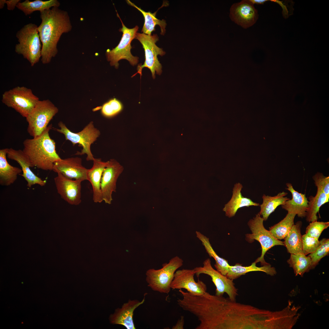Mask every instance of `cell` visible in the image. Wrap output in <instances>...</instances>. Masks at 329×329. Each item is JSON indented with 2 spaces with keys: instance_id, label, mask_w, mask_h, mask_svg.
Listing matches in <instances>:
<instances>
[{
  "instance_id": "26",
  "label": "cell",
  "mask_w": 329,
  "mask_h": 329,
  "mask_svg": "<svg viewBox=\"0 0 329 329\" xmlns=\"http://www.w3.org/2000/svg\"><path fill=\"white\" fill-rule=\"evenodd\" d=\"M126 2L129 5L133 6L143 14L144 19V23L142 30L141 32L146 34L151 35V33L155 30V27L156 25L159 26L161 29L160 34L164 35L166 32V27L167 24L164 19L161 20L156 17V14L157 11L153 13L149 11L146 12L139 7L129 0H127Z\"/></svg>"
},
{
  "instance_id": "15",
  "label": "cell",
  "mask_w": 329,
  "mask_h": 329,
  "mask_svg": "<svg viewBox=\"0 0 329 329\" xmlns=\"http://www.w3.org/2000/svg\"><path fill=\"white\" fill-rule=\"evenodd\" d=\"M195 273L194 269H183L177 270L171 285V289H184L194 295H200L207 290L206 285L198 280L196 282L194 279Z\"/></svg>"
},
{
  "instance_id": "29",
  "label": "cell",
  "mask_w": 329,
  "mask_h": 329,
  "mask_svg": "<svg viewBox=\"0 0 329 329\" xmlns=\"http://www.w3.org/2000/svg\"><path fill=\"white\" fill-rule=\"evenodd\" d=\"M60 5V2L57 0L47 1L36 0L33 1L26 0L19 3L16 7L22 11L25 15L27 16L30 15L35 11L40 12L54 7H58Z\"/></svg>"
},
{
  "instance_id": "24",
  "label": "cell",
  "mask_w": 329,
  "mask_h": 329,
  "mask_svg": "<svg viewBox=\"0 0 329 329\" xmlns=\"http://www.w3.org/2000/svg\"><path fill=\"white\" fill-rule=\"evenodd\" d=\"M256 263L255 261L250 265L248 266H243L239 264H236L234 266H230L226 276L228 278L233 280L247 273L252 271L263 272L271 276L276 274L277 272L275 268L271 267L270 264L261 267H258L256 266Z\"/></svg>"
},
{
  "instance_id": "37",
  "label": "cell",
  "mask_w": 329,
  "mask_h": 329,
  "mask_svg": "<svg viewBox=\"0 0 329 329\" xmlns=\"http://www.w3.org/2000/svg\"><path fill=\"white\" fill-rule=\"evenodd\" d=\"M317 189L322 190L329 196V177L325 176L321 173L317 172L313 177Z\"/></svg>"
},
{
  "instance_id": "27",
  "label": "cell",
  "mask_w": 329,
  "mask_h": 329,
  "mask_svg": "<svg viewBox=\"0 0 329 329\" xmlns=\"http://www.w3.org/2000/svg\"><path fill=\"white\" fill-rule=\"evenodd\" d=\"M301 221H298L292 226L287 236L284 239V246L290 254H296L302 252V235L301 229Z\"/></svg>"
},
{
  "instance_id": "16",
  "label": "cell",
  "mask_w": 329,
  "mask_h": 329,
  "mask_svg": "<svg viewBox=\"0 0 329 329\" xmlns=\"http://www.w3.org/2000/svg\"><path fill=\"white\" fill-rule=\"evenodd\" d=\"M232 21L244 28L253 25L258 19L257 10L249 0H243L233 4L230 9Z\"/></svg>"
},
{
  "instance_id": "13",
  "label": "cell",
  "mask_w": 329,
  "mask_h": 329,
  "mask_svg": "<svg viewBox=\"0 0 329 329\" xmlns=\"http://www.w3.org/2000/svg\"><path fill=\"white\" fill-rule=\"evenodd\" d=\"M124 169L123 166L113 159L108 161L103 172L101 183V189L103 201L111 204L112 194L115 192L117 179Z\"/></svg>"
},
{
  "instance_id": "17",
  "label": "cell",
  "mask_w": 329,
  "mask_h": 329,
  "mask_svg": "<svg viewBox=\"0 0 329 329\" xmlns=\"http://www.w3.org/2000/svg\"><path fill=\"white\" fill-rule=\"evenodd\" d=\"M88 169L82 164V160L79 157L62 159L54 163L52 171L59 172L65 176L81 181L87 180Z\"/></svg>"
},
{
  "instance_id": "41",
  "label": "cell",
  "mask_w": 329,
  "mask_h": 329,
  "mask_svg": "<svg viewBox=\"0 0 329 329\" xmlns=\"http://www.w3.org/2000/svg\"><path fill=\"white\" fill-rule=\"evenodd\" d=\"M5 4H6V0H0V9H1L4 8Z\"/></svg>"
},
{
  "instance_id": "4",
  "label": "cell",
  "mask_w": 329,
  "mask_h": 329,
  "mask_svg": "<svg viewBox=\"0 0 329 329\" xmlns=\"http://www.w3.org/2000/svg\"><path fill=\"white\" fill-rule=\"evenodd\" d=\"M36 24L30 23L24 25L16 34L19 43L15 51L27 59L32 66L41 58L42 45Z\"/></svg>"
},
{
  "instance_id": "18",
  "label": "cell",
  "mask_w": 329,
  "mask_h": 329,
  "mask_svg": "<svg viewBox=\"0 0 329 329\" xmlns=\"http://www.w3.org/2000/svg\"><path fill=\"white\" fill-rule=\"evenodd\" d=\"M7 156L8 158L16 161L19 164L23 172L21 175L27 181V186L28 188H30L35 184L41 186L45 185L46 180H43L37 176L30 169V168H33V166L23 150L7 148Z\"/></svg>"
},
{
  "instance_id": "30",
  "label": "cell",
  "mask_w": 329,
  "mask_h": 329,
  "mask_svg": "<svg viewBox=\"0 0 329 329\" xmlns=\"http://www.w3.org/2000/svg\"><path fill=\"white\" fill-rule=\"evenodd\" d=\"M329 196L322 190L317 189L315 196H310L308 197V208L306 216V220L308 222L317 221V214L320 207L329 202Z\"/></svg>"
},
{
  "instance_id": "10",
  "label": "cell",
  "mask_w": 329,
  "mask_h": 329,
  "mask_svg": "<svg viewBox=\"0 0 329 329\" xmlns=\"http://www.w3.org/2000/svg\"><path fill=\"white\" fill-rule=\"evenodd\" d=\"M39 100L31 89L17 86L5 91L2 95V101L26 118Z\"/></svg>"
},
{
  "instance_id": "8",
  "label": "cell",
  "mask_w": 329,
  "mask_h": 329,
  "mask_svg": "<svg viewBox=\"0 0 329 329\" xmlns=\"http://www.w3.org/2000/svg\"><path fill=\"white\" fill-rule=\"evenodd\" d=\"M117 15L122 23V27L119 30L122 33V35L117 46L112 50L108 49L106 50L107 59L110 62L111 66H114L116 69L119 67V61L122 59L128 60L133 66L136 65L139 62V58L132 54L131 43L132 41L135 38L139 27L138 26H136L132 28H128L124 24L117 12Z\"/></svg>"
},
{
  "instance_id": "23",
  "label": "cell",
  "mask_w": 329,
  "mask_h": 329,
  "mask_svg": "<svg viewBox=\"0 0 329 329\" xmlns=\"http://www.w3.org/2000/svg\"><path fill=\"white\" fill-rule=\"evenodd\" d=\"M7 149L5 148L0 150V184L3 186L13 183L17 175L22 172L21 169L12 166L8 162L6 157Z\"/></svg>"
},
{
  "instance_id": "39",
  "label": "cell",
  "mask_w": 329,
  "mask_h": 329,
  "mask_svg": "<svg viewBox=\"0 0 329 329\" xmlns=\"http://www.w3.org/2000/svg\"><path fill=\"white\" fill-rule=\"evenodd\" d=\"M184 324V317L182 316L176 324L172 327V329H183Z\"/></svg>"
},
{
  "instance_id": "22",
  "label": "cell",
  "mask_w": 329,
  "mask_h": 329,
  "mask_svg": "<svg viewBox=\"0 0 329 329\" xmlns=\"http://www.w3.org/2000/svg\"><path fill=\"white\" fill-rule=\"evenodd\" d=\"M93 163L92 167L88 170L87 180L90 182L92 187L94 202L101 203L103 201L101 189V177L108 161H104L101 158H94Z\"/></svg>"
},
{
  "instance_id": "25",
  "label": "cell",
  "mask_w": 329,
  "mask_h": 329,
  "mask_svg": "<svg viewBox=\"0 0 329 329\" xmlns=\"http://www.w3.org/2000/svg\"><path fill=\"white\" fill-rule=\"evenodd\" d=\"M287 194V193L283 191L274 196L265 194L263 195V203L260 205V210L258 213L262 216L264 221L267 220L270 215L278 206L284 204L286 201L290 199L285 196Z\"/></svg>"
},
{
  "instance_id": "40",
  "label": "cell",
  "mask_w": 329,
  "mask_h": 329,
  "mask_svg": "<svg viewBox=\"0 0 329 329\" xmlns=\"http://www.w3.org/2000/svg\"><path fill=\"white\" fill-rule=\"evenodd\" d=\"M254 5L263 4L265 2L267 1V0H249Z\"/></svg>"
},
{
  "instance_id": "34",
  "label": "cell",
  "mask_w": 329,
  "mask_h": 329,
  "mask_svg": "<svg viewBox=\"0 0 329 329\" xmlns=\"http://www.w3.org/2000/svg\"><path fill=\"white\" fill-rule=\"evenodd\" d=\"M122 105L117 99H111L104 103L101 107V113L104 116L111 117L116 115L122 110Z\"/></svg>"
},
{
  "instance_id": "32",
  "label": "cell",
  "mask_w": 329,
  "mask_h": 329,
  "mask_svg": "<svg viewBox=\"0 0 329 329\" xmlns=\"http://www.w3.org/2000/svg\"><path fill=\"white\" fill-rule=\"evenodd\" d=\"M296 215L288 213L285 217L278 223L269 228V231L276 239H284L289 233L292 226Z\"/></svg>"
},
{
  "instance_id": "36",
  "label": "cell",
  "mask_w": 329,
  "mask_h": 329,
  "mask_svg": "<svg viewBox=\"0 0 329 329\" xmlns=\"http://www.w3.org/2000/svg\"><path fill=\"white\" fill-rule=\"evenodd\" d=\"M320 245L319 239L306 234L302 235V247L303 253L306 255L314 252Z\"/></svg>"
},
{
  "instance_id": "1",
  "label": "cell",
  "mask_w": 329,
  "mask_h": 329,
  "mask_svg": "<svg viewBox=\"0 0 329 329\" xmlns=\"http://www.w3.org/2000/svg\"><path fill=\"white\" fill-rule=\"evenodd\" d=\"M215 329H265L267 310L218 296Z\"/></svg>"
},
{
  "instance_id": "6",
  "label": "cell",
  "mask_w": 329,
  "mask_h": 329,
  "mask_svg": "<svg viewBox=\"0 0 329 329\" xmlns=\"http://www.w3.org/2000/svg\"><path fill=\"white\" fill-rule=\"evenodd\" d=\"M58 125L59 128H54L55 130L63 134L65 140L70 141L73 146L78 144L82 147L81 152H77L76 154H86L87 161H93L94 158L91 152L90 146L100 135V130L95 127L93 122H90L81 131L77 133L71 131L62 121H60Z\"/></svg>"
},
{
  "instance_id": "21",
  "label": "cell",
  "mask_w": 329,
  "mask_h": 329,
  "mask_svg": "<svg viewBox=\"0 0 329 329\" xmlns=\"http://www.w3.org/2000/svg\"><path fill=\"white\" fill-rule=\"evenodd\" d=\"M242 188V185L240 182L236 183L234 185L231 198L225 204L223 209L225 215L229 218L234 216L238 210L241 208L260 206L259 203L254 202L250 198L242 196L241 191Z\"/></svg>"
},
{
  "instance_id": "28",
  "label": "cell",
  "mask_w": 329,
  "mask_h": 329,
  "mask_svg": "<svg viewBox=\"0 0 329 329\" xmlns=\"http://www.w3.org/2000/svg\"><path fill=\"white\" fill-rule=\"evenodd\" d=\"M195 233L196 237L201 241L209 256L214 259L215 263L214 266L216 270L226 276L230 266L228 261L221 257L216 253L210 243L208 238L199 231H196Z\"/></svg>"
},
{
  "instance_id": "5",
  "label": "cell",
  "mask_w": 329,
  "mask_h": 329,
  "mask_svg": "<svg viewBox=\"0 0 329 329\" xmlns=\"http://www.w3.org/2000/svg\"><path fill=\"white\" fill-rule=\"evenodd\" d=\"M183 264V260L176 256L171 259L168 263L163 264L161 269H148L146 273L148 286L154 291L168 294L171 289V285L175 273Z\"/></svg>"
},
{
  "instance_id": "38",
  "label": "cell",
  "mask_w": 329,
  "mask_h": 329,
  "mask_svg": "<svg viewBox=\"0 0 329 329\" xmlns=\"http://www.w3.org/2000/svg\"><path fill=\"white\" fill-rule=\"evenodd\" d=\"M20 2V0H6L7 9L9 10H13L17 4Z\"/></svg>"
},
{
  "instance_id": "20",
  "label": "cell",
  "mask_w": 329,
  "mask_h": 329,
  "mask_svg": "<svg viewBox=\"0 0 329 329\" xmlns=\"http://www.w3.org/2000/svg\"><path fill=\"white\" fill-rule=\"evenodd\" d=\"M286 189L291 193L292 198L281 205L282 208L288 213L297 215L300 218H305L308 208V200L305 194L299 193L293 188L292 184L287 183Z\"/></svg>"
},
{
  "instance_id": "31",
  "label": "cell",
  "mask_w": 329,
  "mask_h": 329,
  "mask_svg": "<svg viewBox=\"0 0 329 329\" xmlns=\"http://www.w3.org/2000/svg\"><path fill=\"white\" fill-rule=\"evenodd\" d=\"M287 262L289 267H292L295 275L302 277L306 272L310 270L311 259L303 252L296 254H291Z\"/></svg>"
},
{
  "instance_id": "2",
  "label": "cell",
  "mask_w": 329,
  "mask_h": 329,
  "mask_svg": "<svg viewBox=\"0 0 329 329\" xmlns=\"http://www.w3.org/2000/svg\"><path fill=\"white\" fill-rule=\"evenodd\" d=\"M40 13L41 22L37 29L42 44L41 60L45 64L58 53L57 45L62 35L69 32L72 27L67 12L58 7L42 11Z\"/></svg>"
},
{
  "instance_id": "7",
  "label": "cell",
  "mask_w": 329,
  "mask_h": 329,
  "mask_svg": "<svg viewBox=\"0 0 329 329\" xmlns=\"http://www.w3.org/2000/svg\"><path fill=\"white\" fill-rule=\"evenodd\" d=\"M58 111V108L49 99L39 100L26 118L29 134L33 138L40 135Z\"/></svg>"
},
{
  "instance_id": "11",
  "label": "cell",
  "mask_w": 329,
  "mask_h": 329,
  "mask_svg": "<svg viewBox=\"0 0 329 329\" xmlns=\"http://www.w3.org/2000/svg\"><path fill=\"white\" fill-rule=\"evenodd\" d=\"M135 39H137L142 44L145 52V61L143 65H138L137 72L133 76L139 73L142 75V69L147 68L150 71L153 78H155V73L159 75L162 73V66L159 61L157 56H162L165 54L162 48L158 47L156 43L159 40L157 34L148 35L144 33L137 32Z\"/></svg>"
},
{
  "instance_id": "12",
  "label": "cell",
  "mask_w": 329,
  "mask_h": 329,
  "mask_svg": "<svg viewBox=\"0 0 329 329\" xmlns=\"http://www.w3.org/2000/svg\"><path fill=\"white\" fill-rule=\"evenodd\" d=\"M193 269L197 277L201 274H204L211 278L212 281L216 287L215 295L223 296L225 293L230 300L236 301V298L238 295V289L235 285L233 280L228 278L214 269L211 265V260L209 258L207 259L204 261L203 266L196 267Z\"/></svg>"
},
{
  "instance_id": "14",
  "label": "cell",
  "mask_w": 329,
  "mask_h": 329,
  "mask_svg": "<svg viewBox=\"0 0 329 329\" xmlns=\"http://www.w3.org/2000/svg\"><path fill=\"white\" fill-rule=\"evenodd\" d=\"M54 181L58 193L69 204L77 205L81 202L82 181L69 178L59 172Z\"/></svg>"
},
{
  "instance_id": "9",
  "label": "cell",
  "mask_w": 329,
  "mask_h": 329,
  "mask_svg": "<svg viewBox=\"0 0 329 329\" xmlns=\"http://www.w3.org/2000/svg\"><path fill=\"white\" fill-rule=\"evenodd\" d=\"M264 220L259 213L248 221L247 224L251 233L246 235V240L251 243L255 240L260 243L262 249L260 256L255 261L260 262L262 266L269 264L264 260V256L267 251L275 246H284L283 242L275 238L269 230H267L263 224Z\"/></svg>"
},
{
  "instance_id": "35",
  "label": "cell",
  "mask_w": 329,
  "mask_h": 329,
  "mask_svg": "<svg viewBox=\"0 0 329 329\" xmlns=\"http://www.w3.org/2000/svg\"><path fill=\"white\" fill-rule=\"evenodd\" d=\"M329 226V222L314 221L310 222L307 227L306 234L319 239L322 232Z\"/></svg>"
},
{
  "instance_id": "33",
  "label": "cell",
  "mask_w": 329,
  "mask_h": 329,
  "mask_svg": "<svg viewBox=\"0 0 329 329\" xmlns=\"http://www.w3.org/2000/svg\"><path fill=\"white\" fill-rule=\"evenodd\" d=\"M329 253V239L323 238L320 241V245L316 250L308 255L311 259L310 270L313 269L320 260Z\"/></svg>"
},
{
  "instance_id": "3",
  "label": "cell",
  "mask_w": 329,
  "mask_h": 329,
  "mask_svg": "<svg viewBox=\"0 0 329 329\" xmlns=\"http://www.w3.org/2000/svg\"><path fill=\"white\" fill-rule=\"evenodd\" d=\"M52 124L48 126L39 136L27 139L23 142V150L33 167L45 171H52L54 163L62 159L56 152L55 143L51 139L49 132Z\"/></svg>"
},
{
  "instance_id": "19",
  "label": "cell",
  "mask_w": 329,
  "mask_h": 329,
  "mask_svg": "<svg viewBox=\"0 0 329 329\" xmlns=\"http://www.w3.org/2000/svg\"><path fill=\"white\" fill-rule=\"evenodd\" d=\"M145 301V297L140 301L137 299H129L124 303L120 308L116 309L114 313L110 315L109 320L113 324L123 325L127 329H135L133 319L134 312Z\"/></svg>"
}]
</instances>
